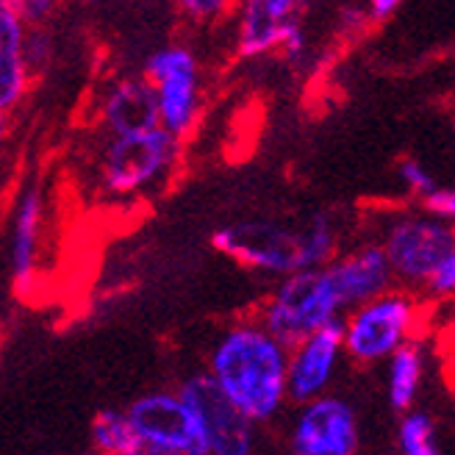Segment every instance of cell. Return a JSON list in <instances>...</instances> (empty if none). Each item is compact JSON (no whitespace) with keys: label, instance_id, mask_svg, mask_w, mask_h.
I'll return each mask as SVG.
<instances>
[{"label":"cell","instance_id":"obj_26","mask_svg":"<svg viewBox=\"0 0 455 455\" xmlns=\"http://www.w3.org/2000/svg\"><path fill=\"white\" fill-rule=\"evenodd\" d=\"M403 4H405V0H363V6H367L372 22L389 20L392 14H397V9H400Z\"/></svg>","mask_w":455,"mask_h":455},{"label":"cell","instance_id":"obj_25","mask_svg":"<svg viewBox=\"0 0 455 455\" xmlns=\"http://www.w3.org/2000/svg\"><path fill=\"white\" fill-rule=\"evenodd\" d=\"M427 291L439 294V298H450V294H455V244L447 253V259L442 261V267L436 269V275L430 278Z\"/></svg>","mask_w":455,"mask_h":455},{"label":"cell","instance_id":"obj_1","mask_svg":"<svg viewBox=\"0 0 455 455\" xmlns=\"http://www.w3.org/2000/svg\"><path fill=\"white\" fill-rule=\"evenodd\" d=\"M209 375L253 422H267L289 397V347L261 323L225 331L212 350Z\"/></svg>","mask_w":455,"mask_h":455},{"label":"cell","instance_id":"obj_11","mask_svg":"<svg viewBox=\"0 0 455 455\" xmlns=\"http://www.w3.org/2000/svg\"><path fill=\"white\" fill-rule=\"evenodd\" d=\"M358 422L353 408L339 397L303 403L291 427V455H355Z\"/></svg>","mask_w":455,"mask_h":455},{"label":"cell","instance_id":"obj_6","mask_svg":"<svg viewBox=\"0 0 455 455\" xmlns=\"http://www.w3.org/2000/svg\"><path fill=\"white\" fill-rule=\"evenodd\" d=\"M380 244L397 281L408 286H427L455 244V225L425 212L400 214L386 225Z\"/></svg>","mask_w":455,"mask_h":455},{"label":"cell","instance_id":"obj_2","mask_svg":"<svg viewBox=\"0 0 455 455\" xmlns=\"http://www.w3.org/2000/svg\"><path fill=\"white\" fill-rule=\"evenodd\" d=\"M217 253L234 264L264 272V275H291L300 269L328 267L336 256V228L325 214L291 228L275 220H239L212 234Z\"/></svg>","mask_w":455,"mask_h":455},{"label":"cell","instance_id":"obj_5","mask_svg":"<svg viewBox=\"0 0 455 455\" xmlns=\"http://www.w3.org/2000/svg\"><path fill=\"white\" fill-rule=\"evenodd\" d=\"M417 325V303L405 291H386L380 298L350 308L345 320V353L358 363L392 358Z\"/></svg>","mask_w":455,"mask_h":455},{"label":"cell","instance_id":"obj_8","mask_svg":"<svg viewBox=\"0 0 455 455\" xmlns=\"http://www.w3.org/2000/svg\"><path fill=\"white\" fill-rule=\"evenodd\" d=\"M128 417L136 427V434L148 442L172 447L187 455H212L209 436L197 419L195 408L184 400V395L156 392L133 400Z\"/></svg>","mask_w":455,"mask_h":455},{"label":"cell","instance_id":"obj_27","mask_svg":"<svg viewBox=\"0 0 455 455\" xmlns=\"http://www.w3.org/2000/svg\"><path fill=\"white\" fill-rule=\"evenodd\" d=\"M125 455H187V452H178V450H172V447H164V444H156V442L140 439V442H136V447L128 450Z\"/></svg>","mask_w":455,"mask_h":455},{"label":"cell","instance_id":"obj_4","mask_svg":"<svg viewBox=\"0 0 455 455\" xmlns=\"http://www.w3.org/2000/svg\"><path fill=\"white\" fill-rule=\"evenodd\" d=\"M180 140L167 128L108 136L98 158V184L111 197H136L162 184L178 158Z\"/></svg>","mask_w":455,"mask_h":455},{"label":"cell","instance_id":"obj_24","mask_svg":"<svg viewBox=\"0 0 455 455\" xmlns=\"http://www.w3.org/2000/svg\"><path fill=\"white\" fill-rule=\"evenodd\" d=\"M4 4H9L22 20H26L28 28L44 26L48 17L53 14V9H56V0H4Z\"/></svg>","mask_w":455,"mask_h":455},{"label":"cell","instance_id":"obj_19","mask_svg":"<svg viewBox=\"0 0 455 455\" xmlns=\"http://www.w3.org/2000/svg\"><path fill=\"white\" fill-rule=\"evenodd\" d=\"M397 442L403 455H442L436 425L422 411H408L400 422Z\"/></svg>","mask_w":455,"mask_h":455},{"label":"cell","instance_id":"obj_20","mask_svg":"<svg viewBox=\"0 0 455 455\" xmlns=\"http://www.w3.org/2000/svg\"><path fill=\"white\" fill-rule=\"evenodd\" d=\"M397 180L414 200H422L430 189L439 187L436 175L430 172L419 158H403V162L397 164Z\"/></svg>","mask_w":455,"mask_h":455},{"label":"cell","instance_id":"obj_9","mask_svg":"<svg viewBox=\"0 0 455 455\" xmlns=\"http://www.w3.org/2000/svg\"><path fill=\"white\" fill-rule=\"evenodd\" d=\"M180 395L195 408L209 436L212 455H250L253 452V419L222 392L212 375H192Z\"/></svg>","mask_w":455,"mask_h":455},{"label":"cell","instance_id":"obj_13","mask_svg":"<svg viewBox=\"0 0 455 455\" xmlns=\"http://www.w3.org/2000/svg\"><path fill=\"white\" fill-rule=\"evenodd\" d=\"M341 353H345V320L339 316L289 350V397L294 403L323 397Z\"/></svg>","mask_w":455,"mask_h":455},{"label":"cell","instance_id":"obj_30","mask_svg":"<svg viewBox=\"0 0 455 455\" xmlns=\"http://www.w3.org/2000/svg\"><path fill=\"white\" fill-rule=\"evenodd\" d=\"M86 455H100V452H86Z\"/></svg>","mask_w":455,"mask_h":455},{"label":"cell","instance_id":"obj_12","mask_svg":"<svg viewBox=\"0 0 455 455\" xmlns=\"http://www.w3.org/2000/svg\"><path fill=\"white\" fill-rule=\"evenodd\" d=\"M42 222H44V192L36 178L22 184L9 225V272L14 294H28L36 283L39 269V244H42Z\"/></svg>","mask_w":455,"mask_h":455},{"label":"cell","instance_id":"obj_3","mask_svg":"<svg viewBox=\"0 0 455 455\" xmlns=\"http://www.w3.org/2000/svg\"><path fill=\"white\" fill-rule=\"evenodd\" d=\"M339 311H345V306L331 269L314 267L281 278L261 308V325L294 350L303 339L339 320Z\"/></svg>","mask_w":455,"mask_h":455},{"label":"cell","instance_id":"obj_21","mask_svg":"<svg viewBox=\"0 0 455 455\" xmlns=\"http://www.w3.org/2000/svg\"><path fill=\"white\" fill-rule=\"evenodd\" d=\"M175 6L189 22H217L234 14L239 0H175Z\"/></svg>","mask_w":455,"mask_h":455},{"label":"cell","instance_id":"obj_29","mask_svg":"<svg viewBox=\"0 0 455 455\" xmlns=\"http://www.w3.org/2000/svg\"><path fill=\"white\" fill-rule=\"evenodd\" d=\"M452 148H455V117H452Z\"/></svg>","mask_w":455,"mask_h":455},{"label":"cell","instance_id":"obj_22","mask_svg":"<svg viewBox=\"0 0 455 455\" xmlns=\"http://www.w3.org/2000/svg\"><path fill=\"white\" fill-rule=\"evenodd\" d=\"M419 203V212L436 217L447 225H455V187L439 184L436 189H430Z\"/></svg>","mask_w":455,"mask_h":455},{"label":"cell","instance_id":"obj_16","mask_svg":"<svg viewBox=\"0 0 455 455\" xmlns=\"http://www.w3.org/2000/svg\"><path fill=\"white\" fill-rule=\"evenodd\" d=\"M26 36H28L26 20L0 0V111L6 117L26 100L31 84Z\"/></svg>","mask_w":455,"mask_h":455},{"label":"cell","instance_id":"obj_10","mask_svg":"<svg viewBox=\"0 0 455 455\" xmlns=\"http://www.w3.org/2000/svg\"><path fill=\"white\" fill-rule=\"evenodd\" d=\"M306 0H239L234 12V48L239 59L281 53L283 39L306 26Z\"/></svg>","mask_w":455,"mask_h":455},{"label":"cell","instance_id":"obj_14","mask_svg":"<svg viewBox=\"0 0 455 455\" xmlns=\"http://www.w3.org/2000/svg\"><path fill=\"white\" fill-rule=\"evenodd\" d=\"M100 125L108 136H131L162 128V111H158L156 86L142 78H117L106 86L100 95Z\"/></svg>","mask_w":455,"mask_h":455},{"label":"cell","instance_id":"obj_23","mask_svg":"<svg viewBox=\"0 0 455 455\" xmlns=\"http://www.w3.org/2000/svg\"><path fill=\"white\" fill-rule=\"evenodd\" d=\"M26 56H28L31 73H42L44 67L51 64V59H53V39H51L48 31H44V26L28 28V36H26Z\"/></svg>","mask_w":455,"mask_h":455},{"label":"cell","instance_id":"obj_18","mask_svg":"<svg viewBox=\"0 0 455 455\" xmlns=\"http://www.w3.org/2000/svg\"><path fill=\"white\" fill-rule=\"evenodd\" d=\"M142 436L136 434V427L128 417V411L117 408H103L92 419V447L100 455H125L136 447Z\"/></svg>","mask_w":455,"mask_h":455},{"label":"cell","instance_id":"obj_15","mask_svg":"<svg viewBox=\"0 0 455 455\" xmlns=\"http://www.w3.org/2000/svg\"><path fill=\"white\" fill-rule=\"evenodd\" d=\"M345 308L370 303L392 289L395 269L383 244H361L328 264Z\"/></svg>","mask_w":455,"mask_h":455},{"label":"cell","instance_id":"obj_7","mask_svg":"<svg viewBox=\"0 0 455 455\" xmlns=\"http://www.w3.org/2000/svg\"><path fill=\"white\" fill-rule=\"evenodd\" d=\"M145 78L156 86L162 128L178 140L192 133L200 117V64L187 44H167L145 61Z\"/></svg>","mask_w":455,"mask_h":455},{"label":"cell","instance_id":"obj_28","mask_svg":"<svg viewBox=\"0 0 455 455\" xmlns=\"http://www.w3.org/2000/svg\"><path fill=\"white\" fill-rule=\"evenodd\" d=\"M76 4H81V6H95V4H100V0H76Z\"/></svg>","mask_w":455,"mask_h":455},{"label":"cell","instance_id":"obj_17","mask_svg":"<svg viewBox=\"0 0 455 455\" xmlns=\"http://www.w3.org/2000/svg\"><path fill=\"white\" fill-rule=\"evenodd\" d=\"M422 372H425L422 350L414 341H405L389 358V378H386V389H389V403L395 411H411L422 383Z\"/></svg>","mask_w":455,"mask_h":455}]
</instances>
